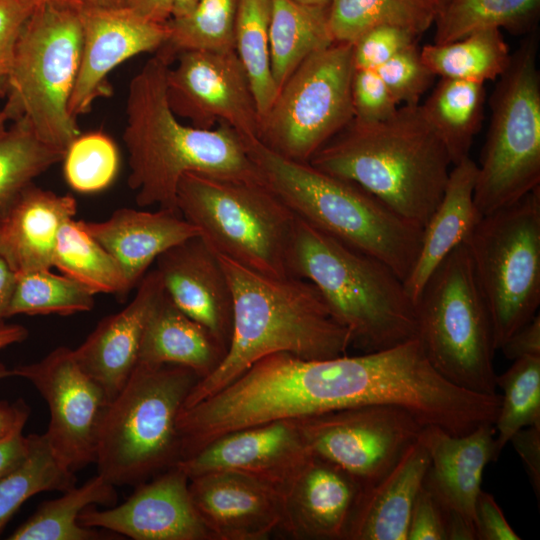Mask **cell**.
<instances>
[{
    "instance_id": "cell-43",
    "label": "cell",
    "mask_w": 540,
    "mask_h": 540,
    "mask_svg": "<svg viewBox=\"0 0 540 540\" xmlns=\"http://www.w3.org/2000/svg\"><path fill=\"white\" fill-rule=\"evenodd\" d=\"M62 161L68 185L80 193H93L107 188L115 179L119 153L108 135L89 132L69 144Z\"/></svg>"
},
{
    "instance_id": "cell-14",
    "label": "cell",
    "mask_w": 540,
    "mask_h": 540,
    "mask_svg": "<svg viewBox=\"0 0 540 540\" xmlns=\"http://www.w3.org/2000/svg\"><path fill=\"white\" fill-rule=\"evenodd\" d=\"M295 419L310 453L338 466L361 487L383 476L427 426L395 405H362Z\"/></svg>"
},
{
    "instance_id": "cell-44",
    "label": "cell",
    "mask_w": 540,
    "mask_h": 540,
    "mask_svg": "<svg viewBox=\"0 0 540 540\" xmlns=\"http://www.w3.org/2000/svg\"><path fill=\"white\" fill-rule=\"evenodd\" d=\"M376 71L398 106L419 104L435 78L424 64L417 44L402 50Z\"/></svg>"
},
{
    "instance_id": "cell-9",
    "label": "cell",
    "mask_w": 540,
    "mask_h": 540,
    "mask_svg": "<svg viewBox=\"0 0 540 540\" xmlns=\"http://www.w3.org/2000/svg\"><path fill=\"white\" fill-rule=\"evenodd\" d=\"M81 45L78 10L37 9L21 29L3 82L8 121L25 120L43 142L64 152L81 134L69 112Z\"/></svg>"
},
{
    "instance_id": "cell-17",
    "label": "cell",
    "mask_w": 540,
    "mask_h": 540,
    "mask_svg": "<svg viewBox=\"0 0 540 540\" xmlns=\"http://www.w3.org/2000/svg\"><path fill=\"white\" fill-rule=\"evenodd\" d=\"M82 31L81 57L69 101L77 120L94 101L111 93L110 72L124 61L145 52H157L168 30L165 24L145 19L129 6L88 5L79 10Z\"/></svg>"
},
{
    "instance_id": "cell-40",
    "label": "cell",
    "mask_w": 540,
    "mask_h": 540,
    "mask_svg": "<svg viewBox=\"0 0 540 540\" xmlns=\"http://www.w3.org/2000/svg\"><path fill=\"white\" fill-rule=\"evenodd\" d=\"M65 152L43 142L23 119L0 136V216L35 178L63 160Z\"/></svg>"
},
{
    "instance_id": "cell-53",
    "label": "cell",
    "mask_w": 540,
    "mask_h": 540,
    "mask_svg": "<svg viewBox=\"0 0 540 540\" xmlns=\"http://www.w3.org/2000/svg\"><path fill=\"white\" fill-rule=\"evenodd\" d=\"M29 451V437L22 432L0 441V476L19 465Z\"/></svg>"
},
{
    "instance_id": "cell-13",
    "label": "cell",
    "mask_w": 540,
    "mask_h": 540,
    "mask_svg": "<svg viewBox=\"0 0 540 540\" xmlns=\"http://www.w3.org/2000/svg\"><path fill=\"white\" fill-rule=\"evenodd\" d=\"M352 44L334 42L308 56L280 88L260 121L258 140L299 162L354 118Z\"/></svg>"
},
{
    "instance_id": "cell-25",
    "label": "cell",
    "mask_w": 540,
    "mask_h": 540,
    "mask_svg": "<svg viewBox=\"0 0 540 540\" xmlns=\"http://www.w3.org/2000/svg\"><path fill=\"white\" fill-rule=\"evenodd\" d=\"M428 465L420 434L383 476L361 488L345 540H407L411 511Z\"/></svg>"
},
{
    "instance_id": "cell-55",
    "label": "cell",
    "mask_w": 540,
    "mask_h": 540,
    "mask_svg": "<svg viewBox=\"0 0 540 540\" xmlns=\"http://www.w3.org/2000/svg\"><path fill=\"white\" fill-rule=\"evenodd\" d=\"M445 521L446 540H477L474 523L464 516L455 512L445 511Z\"/></svg>"
},
{
    "instance_id": "cell-39",
    "label": "cell",
    "mask_w": 540,
    "mask_h": 540,
    "mask_svg": "<svg viewBox=\"0 0 540 540\" xmlns=\"http://www.w3.org/2000/svg\"><path fill=\"white\" fill-rule=\"evenodd\" d=\"M238 0H199L185 16L166 22L164 44L155 55L167 64L186 51H233Z\"/></svg>"
},
{
    "instance_id": "cell-28",
    "label": "cell",
    "mask_w": 540,
    "mask_h": 540,
    "mask_svg": "<svg viewBox=\"0 0 540 540\" xmlns=\"http://www.w3.org/2000/svg\"><path fill=\"white\" fill-rule=\"evenodd\" d=\"M476 175L477 164L470 157L453 165L450 170L442 198L423 228L415 263L404 280L414 304L435 269L464 243L481 219L473 199Z\"/></svg>"
},
{
    "instance_id": "cell-7",
    "label": "cell",
    "mask_w": 540,
    "mask_h": 540,
    "mask_svg": "<svg viewBox=\"0 0 540 540\" xmlns=\"http://www.w3.org/2000/svg\"><path fill=\"white\" fill-rule=\"evenodd\" d=\"M199 380L184 366L137 363L106 410L97 474L114 486H136L175 466L181 459L177 418Z\"/></svg>"
},
{
    "instance_id": "cell-4",
    "label": "cell",
    "mask_w": 540,
    "mask_h": 540,
    "mask_svg": "<svg viewBox=\"0 0 540 540\" xmlns=\"http://www.w3.org/2000/svg\"><path fill=\"white\" fill-rule=\"evenodd\" d=\"M309 163L356 183L422 229L442 198L452 164L421 104L399 106L376 123L352 119Z\"/></svg>"
},
{
    "instance_id": "cell-18",
    "label": "cell",
    "mask_w": 540,
    "mask_h": 540,
    "mask_svg": "<svg viewBox=\"0 0 540 540\" xmlns=\"http://www.w3.org/2000/svg\"><path fill=\"white\" fill-rule=\"evenodd\" d=\"M310 455L296 419H282L226 433L176 466L189 479L215 471L241 473L283 497Z\"/></svg>"
},
{
    "instance_id": "cell-60",
    "label": "cell",
    "mask_w": 540,
    "mask_h": 540,
    "mask_svg": "<svg viewBox=\"0 0 540 540\" xmlns=\"http://www.w3.org/2000/svg\"><path fill=\"white\" fill-rule=\"evenodd\" d=\"M7 70L5 68L0 67V91L3 88V82L6 75ZM8 122V119L3 111V109H0V136L5 133L8 127H6V123Z\"/></svg>"
},
{
    "instance_id": "cell-41",
    "label": "cell",
    "mask_w": 540,
    "mask_h": 540,
    "mask_svg": "<svg viewBox=\"0 0 540 540\" xmlns=\"http://www.w3.org/2000/svg\"><path fill=\"white\" fill-rule=\"evenodd\" d=\"M496 386L503 394L494 422L495 458L520 429L540 426V356L518 358L501 375Z\"/></svg>"
},
{
    "instance_id": "cell-45",
    "label": "cell",
    "mask_w": 540,
    "mask_h": 540,
    "mask_svg": "<svg viewBox=\"0 0 540 540\" xmlns=\"http://www.w3.org/2000/svg\"><path fill=\"white\" fill-rule=\"evenodd\" d=\"M420 36L416 31L399 26L373 27L352 43L353 67L376 70L402 50L417 44Z\"/></svg>"
},
{
    "instance_id": "cell-63",
    "label": "cell",
    "mask_w": 540,
    "mask_h": 540,
    "mask_svg": "<svg viewBox=\"0 0 540 540\" xmlns=\"http://www.w3.org/2000/svg\"><path fill=\"white\" fill-rule=\"evenodd\" d=\"M439 8V10H441L448 2L449 0H432Z\"/></svg>"
},
{
    "instance_id": "cell-59",
    "label": "cell",
    "mask_w": 540,
    "mask_h": 540,
    "mask_svg": "<svg viewBox=\"0 0 540 540\" xmlns=\"http://www.w3.org/2000/svg\"><path fill=\"white\" fill-rule=\"evenodd\" d=\"M199 0H174L172 18L182 17L190 13Z\"/></svg>"
},
{
    "instance_id": "cell-30",
    "label": "cell",
    "mask_w": 540,
    "mask_h": 540,
    "mask_svg": "<svg viewBox=\"0 0 540 540\" xmlns=\"http://www.w3.org/2000/svg\"><path fill=\"white\" fill-rule=\"evenodd\" d=\"M269 45L271 71L278 92L311 54L334 40L328 25V6L292 0H270Z\"/></svg>"
},
{
    "instance_id": "cell-52",
    "label": "cell",
    "mask_w": 540,
    "mask_h": 540,
    "mask_svg": "<svg viewBox=\"0 0 540 540\" xmlns=\"http://www.w3.org/2000/svg\"><path fill=\"white\" fill-rule=\"evenodd\" d=\"M10 376L11 369L0 362V380ZM29 414L30 408L23 399L14 402L0 401V441L22 432Z\"/></svg>"
},
{
    "instance_id": "cell-46",
    "label": "cell",
    "mask_w": 540,
    "mask_h": 540,
    "mask_svg": "<svg viewBox=\"0 0 540 540\" xmlns=\"http://www.w3.org/2000/svg\"><path fill=\"white\" fill-rule=\"evenodd\" d=\"M354 120L376 123L391 117L398 104L374 69H354L351 84Z\"/></svg>"
},
{
    "instance_id": "cell-5",
    "label": "cell",
    "mask_w": 540,
    "mask_h": 540,
    "mask_svg": "<svg viewBox=\"0 0 540 540\" xmlns=\"http://www.w3.org/2000/svg\"><path fill=\"white\" fill-rule=\"evenodd\" d=\"M287 269L318 289L352 346L374 352L416 337L415 304L393 269L297 216Z\"/></svg>"
},
{
    "instance_id": "cell-61",
    "label": "cell",
    "mask_w": 540,
    "mask_h": 540,
    "mask_svg": "<svg viewBox=\"0 0 540 540\" xmlns=\"http://www.w3.org/2000/svg\"><path fill=\"white\" fill-rule=\"evenodd\" d=\"M91 5L103 7H124L129 6L130 0H90Z\"/></svg>"
},
{
    "instance_id": "cell-37",
    "label": "cell",
    "mask_w": 540,
    "mask_h": 540,
    "mask_svg": "<svg viewBox=\"0 0 540 540\" xmlns=\"http://www.w3.org/2000/svg\"><path fill=\"white\" fill-rule=\"evenodd\" d=\"M270 10V0H238L234 29V51L248 77L260 121L278 94L271 71Z\"/></svg>"
},
{
    "instance_id": "cell-24",
    "label": "cell",
    "mask_w": 540,
    "mask_h": 540,
    "mask_svg": "<svg viewBox=\"0 0 540 540\" xmlns=\"http://www.w3.org/2000/svg\"><path fill=\"white\" fill-rule=\"evenodd\" d=\"M421 436L429 455L423 486L445 511L458 513L475 525L483 471L496 461L494 423H482L463 435L427 425Z\"/></svg>"
},
{
    "instance_id": "cell-57",
    "label": "cell",
    "mask_w": 540,
    "mask_h": 540,
    "mask_svg": "<svg viewBox=\"0 0 540 540\" xmlns=\"http://www.w3.org/2000/svg\"><path fill=\"white\" fill-rule=\"evenodd\" d=\"M31 13L46 6H64L75 10L91 5L90 0H16Z\"/></svg>"
},
{
    "instance_id": "cell-29",
    "label": "cell",
    "mask_w": 540,
    "mask_h": 540,
    "mask_svg": "<svg viewBox=\"0 0 540 540\" xmlns=\"http://www.w3.org/2000/svg\"><path fill=\"white\" fill-rule=\"evenodd\" d=\"M225 353L216 338L183 313L164 290L147 321L138 363L184 366L201 380L216 369Z\"/></svg>"
},
{
    "instance_id": "cell-32",
    "label": "cell",
    "mask_w": 540,
    "mask_h": 540,
    "mask_svg": "<svg viewBox=\"0 0 540 540\" xmlns=\"http://www.w3.org/2000/svg\"><path fill=\"white\" fill-rule=\"evenodd\" d=\"M485 95L484 83L441 78L421 105L452 165L469 157L474 137L482 125Z\"/></svg>"
},
{
    "instance_id": "cell-42",
    "label": "cell",
    "mask_w": 540,
    "mask_h": 540,
    "mask_svg": "<svg viewBox=\"0 0 540 540\" xmlns=\"http://www.w3.org/2000/svg\"><path fill=\"white\" fill-rule=\"evenodd\" d=\"M15 277L8 317L18 314L71 315L94 307L92 292L51 269L18 273Z\"/></svg>"
},
{
    "instance_id": "cell-31",
    "label": "cell",
    "mask_w": 540,
    "mask_h": 540,
    "mask_svg": "<svg viewBox=\"0 0 540 540\" xmlns=\"http://www.w3.org/2000/svg\"><path fill=\"white\" fill-rule=\"evenodd\" d=\"M63 496L45 501L8 537L10 540H99L111 539L97 528L81 526L78 517L91 505L114 506L118 494L115 486L95 475L79 487L63 492Z\"/></svg>"
},
{
    "instance_id": "cell-3",
    "label": "cell",
    "mask_w": 540,
    "mask_h": 540,
    "mask_svg": "<svg viewBox=\"0 0 540 540\" xmlns=\"http://www.w3.org/2000/svg\"><path fill=\"white\" fill-rule=\"evenodd\" d=\"M216 255L232 291L231 337L220 364L197 382L182 408L215 394L265 356L327 359L344 355L352 346L349 331L311 282L266 276Z\"/></svg>"
},
{
    "instance_id": "cell-21",
    "label": "cell",
    "mask_w": 540,
    "mask_h": 540,
    "mask_svg": "<svg viewBox=\"0 0 540 540\" xmlns=\"http://www.w3.org/2000/svg\"><path fill=\"white\" fill-rule=\"evenodd\" d=\"M155 262L172 302L227 351L232 331V291L214 251L197 235L170 247Z\"/></svg>"
},
{
    "instance_id": "cell-54",
    "label": "cell",
    "mask_w": 540,
    "mask_h": 540,
    "mask_svg": "<svg viewBox=\"0 0 540 540\" xmlns=\"http://www.w3.org/2000/svg\"><path fill=\"white\" fill-rule=\"evenodd\" d=\"M129 7L147 20L165 24L172 18L174 0H130Z\"/></svg>"
},
{
    "instance_id": "cell-33",
    "label": "cell",
    "mask_w": 540,
    "mask_h": 540,
    "mask_svg": "<svg viewBox=\"0 0 540 540\" xmlns=\"http://www.w3.org/2000/svg\"><path fill=\"white\" fill-rule=\"evenodd\" d=\"M424 64L441 78L486 83L507 69L511 52L499 29H483L444 44L420 49Z\"/></svg>"
},
{
    "instance_id": "cell-1",
    "label": "cell",
    "mask_w": 540,
    "mask_h": 540,
    "mask_svg": "<svg viewBox=\"0 0 540 540\" xmlns=\"http://www.w3.org/2000/svg\"><path fill=\"white\" fill-rule=\"evenodd\" d=\"M500 394H480L443 378L415 337L357 356L303 359L274 353L252 364L200 406L212 437L275 420L362 405H395L424 425L463 435L494 423Z\"/></svg>"
},
{
    "instance_id": "cell-27",
    "label": "cell",
    "mask_w": 540,
    "mask_h": 540,
    "mask_svg": "<svg viewBox=\"0 0 540 540\" xmlns=\"http://www.w3.org/2000/svg\"><path fill=\"white\" fill-rule=\"evenodd\" d=\"M80 222L116 260L130 290L161 253L199 235L179 213L162 209L148 212L119 208L104 221Z\"/></svg>"
},
{
    "instance_id": "cell-35",
    "label": "cell",
    "mask_w": 540,
    "mask_h": 540,
    "mask_svg": "<svg viewBox=\"0 0 540 540\" xmlns=\"http://www.w3.org/2000/svg\"><path fill=\"white\" fill-rule=\"evenodd\" d=\"M439 11L432 0H331L328 25L334 42L352 44L365 31L381 25L423 34Z\"/></svg>"
},
{
    "instance_id": "cell-56",
    "label": "cell",
    "mask_w": 540,
    "mask_h": 540,
    "mask_svg": "<svg viewBox=\"0 0 540 540\" xmlns=\"http://www.w3.org/2000/svg\"><path fill=\"white\" fill-rule=\"evenodd\" d=\"M15 273L0 256V325L9 318L8 311L15 286Z\"/></svg>"
},
{
    "instance_id": "cell-8",
    "label": "cell",
    "mask_w": 540,
    "mask_h": 540,
    "mask_svg": "<svg viewBox=\"0 0 540 540\" xmlns=\"http://www.w3.org/2000/svg\"><path fill=\"white\" fill-rule=\"evenodd\" d=\"M177 208L214 253L266 276H289L295 215L265 183L186 173Z\"/></svg>"
},
{
    "instance_id": "cell-62",
    "label": "cell",
    "mask_w": 540,
    "mask_h": 540,
    "mask_svg": "<svg viewBox=\"0 0 540 540\" xmlns=\"http://www.w3.org/2000/svg\"><path fill=\"white\" fill-rule=\"evenodd\" d=\"M298 3L315 6H328L331 0H292Z\"/></svg>"
},
{
    "instance_id": "cell-16",
    "label": "cell",
    "mask_w": 540,
    "mask_h": 540,
    "mask_svg": "<svg viewBox=\"0 0 540 540\" xmlns=\"http://www.w3.org/2000/svg\"><path fill=\"white\" fill-rule=\"evenodd\" d=\"M166 75L168 103L177 117L201 129L230 126L243 141L258 139L260 117L235 51H186Z\"/></svg>"
},
{
    "instance_id": "cell-48",
    "label": "cell",
    "mask_w": 540,
    "mask_h": 540,
    "mask_svg": "<svg viewBox=\"0 0 540 540\" xmlns=\"http://www.w3.org/2000/svg\"><path fill=\"white\" fill-rule=\"evenodd\" d=\"M477 540H520L492 494L481 490L475 503Z\"/></svg>"
},
{
    "instance_id": "cell-34",
    "label": "cell",
    "mask_w": 540,
    "mask_h": 540,
    "mask_svg": "<svg viewBox=\"0 0 540 540\" xmlns=\"http://www.w3.org/2000/svg\"><path fill=\"white\" fill-rule=\"evenodd\" d=\"M52 267L94 295H115L123 301L130 293L123 272L111 254L73 218L58 234Z\"/></svg>"
},
{
    "instance_id": "cell-49",
    "label": "cell",
    "mask_w": 540,
    "mask_h": 540,
    "mask_svg": "<svg viewBox=\"0 0 540 540\" xmlns=\"http://www.w3.org/2000/svg\"><path fill=\"white\" fill-rule=\"evenodd\" d=\"M32 13L16 0H0V67L6 70L23 25Z\"/></svg>"
},
{
    "instance_id": "cell-20",
    "label": "cell",
    "mask_w": 540,
    "mask_h": 540,
    "mask_svg": "<svg viewBox=\"0 0 540 540\" xmlns=\"http://www.w3.org/2000/svg\"><path fill=\"white\" fill-rule=\"evenodd\" d=\"M189 493L213 540H264L282 529V495L250 476L205 473L189 479Z\"/></svg>"
},
{
    "instance_id": "cell-22",
    "label": "cell",
    "mask_w": 540,
    "mask_h": 540,
    "mask_svg": "<svg viewBox=\"0 0 540 540\" xmlns=\"http://www.w3.org/2000/svg\"><path fill=\"white\" fill-rule=\"evenodd\" d=\"M137 286L132 301L99 321L73 350L80 367L102 386L110 401L124 387L138 363L147 321L164 292L156 269L146 273Z\"/></svg>"
},
{
    "instance_id": "cell-15",
    "label": "cell",
    "mask_w": 540,
    "mask_h": 540,
    "mask_svg": "<svg viewBox=\"0 0 540 540\" xmlns=\"http://www.w3.org/2000/svg\"><path fill=\"white\" fill-rule=\"evenodd\" d=\"M31 382L48 405L44 433L52 451L70 471L95 463L101 425L110 399L78 364L73 349L58 347L43 359L11 369Z\"/></svg>"
},
{
    "instance_id": "cell-47",
    "label": "cell",
    "mask_w": 540,
    "mask_h": 540,
    "mask_svg": "<svg viewBox=\"0 0 540 540\" xmlns=\"http://www.w3.org/2000/svg\"><path fill=\"white\" fill-rule=\"evenodd\" d=\"M407 540H446L445 511L424 486L411 511Z\"/></svg>"
},
{
    "instance_id": "cell-58",
    "label": "cell",
    "mask_w": 540,
    "mask_h": 540,
    "mask_svg": "<svg viewBox=\"0 0 540 540\" xmlns=\"http://www.w3.org/2000/svg\"><path fill=\"white\" fill-rule=\"evenodd\" d=\"M28 336V330L19 324L0 325V350L24 341Z\"/></svg>"
},
{
    "instance_id": "cell-2",
    "label": "cell",
    "mask_w": 540,
    "mask_h": 540,
    "mask_svg": "<svg viewBox=\"0 0 540 540\" xmlns=\"http://www.w3.org/2000/svg\"><path fill=\"white\" fill-rule=\"evenodd\" d=\"M169 67L154 55L128 87L123 141L130 170L127 183L136 203L179 213L178 185L190 172L263 182L230 126L219 123L216 129H201L179 121L167 98Z\"/></svg>"
},
{
    "instance_id": "cell-11",
    "label": "cell",
    "mask_w": 540,
    "mask_h": 540,
    "mask_svg": "<svg viewBox=\"0 0 540 540\" xmlns=\"http://www.w3.org/2000/svg\"><path fill=\"white\" fill-rule=\"evenodd\" d=\"M538 46L534 30L511 53L489 99L490 126L473 194L481 218L540 186Z\"/></svg>"
},
{
    "instance_id": "cell-19",
    "label": "cell",
    "mask_w": 540,
    "mask_h": 540,
    "mask_svg": "<svg viewBox=\"0 0 540 540\" xmlns=\"http://www.w3.org/2000/svg\"><path fill=\"white\" fill-rule=\"evenodd\" d=\"M78 523L134 540H213L193 506L189 477L176 465L136 485L120 505L88 506Z\"/></svg>"
},
{
    "instance_id": "cell-23",
    "label": "cell",
    "mask_w": 540,
    "mask_h": 540,
    "mask_svg": "<svg viewBox=\"0 0 540 540\" xmlns=\"http://www.w3.org/2000/svg\"><path fill=\"white\" fill-rule=\"evenodd\" d=\"M361 485L313 454L283 495L282 530L296 539L345 540Z\"/></svg>"
},
{
    "instance_id": "cell-6",
    "label": "cell",
    "mask_w": 540,
    "mask_h": 540,
    "mask_svg": "<svg viewBox=\"0 0 540 540\" xmlns=\"http://www.w3.org/2000/svg\"><path fill=\"white\" fill-rule=\"evenodd\" d=\"M243 143L265 185L295 216L378 258L406 279L419 252L422 228L354 182L285 158L258 139Z\"/></svg>"
},
{
    "instance_id": "cell-51",
    "label": "cell",
    "mask_w": 540,
    "mask_h": 540,
    "mask_svg": "<svg viewBox=\"0 0 540 540\" xmlns=\"http://www.w3.org/2000/svg\"><path fill=\"white\" fill-rule=\"evenodd\" d=\"M509 360L528 356H540V317L535 315L517 329L500 347Z\"/></svg>"
},
{
    "instance_id": "cell-38",
    "label": "cell",
    "mask_w": 540,
    "mask_h": 540,
    "mask_svg": "<svg viewBox=\"0 0 540 540\" xmlns=\"http://www.w3.org/2000/svg\"><path fill=\"white\" fill-rule=\"evenodd\" d=\"M28 437L25 459L0 476V536L26 500L43 491L64 492L77 481L75 473L56 457L44 434Z\"/></svg>"
},
{
    "instance_id": "cell-12",
    "label": "cell",
    "mask_w": 540,
    "mask_h": 540,
    "mask_svg": "<svg viewBox=\"0 0 540 540\" xmlns=\"http://www.w3.org/2000/svg\"><path fill=\"white\" fill-rule=\"evenodd\" d=\"M464 244L499 350L540 304V186L483 216Z\"/></svg>"
},
{
    "instance_id": "cell-50",
    "label": "cell",
    "mask_w": 540,
    "mask_h": 540,
    "mask_svg": "<svg viewBox=\"0 0 540 540\" xmlns=\"http://www.w3.org/2000/svg\"><path fill=\"white\" fill-rule=\"evenodd\" d=\"M521 458L530 484L540 498V426H528L517 431L509 440Z\"/></svg>"
},
{
    "instance_id": "cell-10",
    "label": "cell",
    "mask_w": 540,
    "mask_h": 540,
    "mask_svg": "<svg viewBox=\"0 0 540 540\" xmlns=\"http://www.w3.org/2000/svg\"><path fill=\"white\" fill-rule=\"evenodd\" d=\"M415 315L416 338L443 378L471 392L496 394L491 318L464 243L429 277Z\"/></svg>"
},
{
    "instance_id": "cell-26",
    "label": "cell",
    "mask_w": 540,
    "mask_h": 540,
    "mask_svg": "<svg viewBox=\"0 0 540 540\" xmlns=\"http://www.w3.org/2000/svg\"><path fill=\"white\" fill-rule=\"evenodd\" d=\"M76 212L72 195L31 184L0 216V256L15 274L51 269L59 231Z\"/></svg>"
},
{
    "instance_id": "cell-36",
    "label": "cell",
    "mask_w": 540,
    "mask_h": 540,
    "mask_svg": "<svg viewBox=\"0 0 540 540\" xmlns=\"http://www.w3.org/2000/svg\"><path fill=\"white\" fill-rule=\"evenodd\" d=\"M539 13L540 0H449L434 22L433 43H449L483 29L532 32Z\"/></svg>"
}]
</instances>
